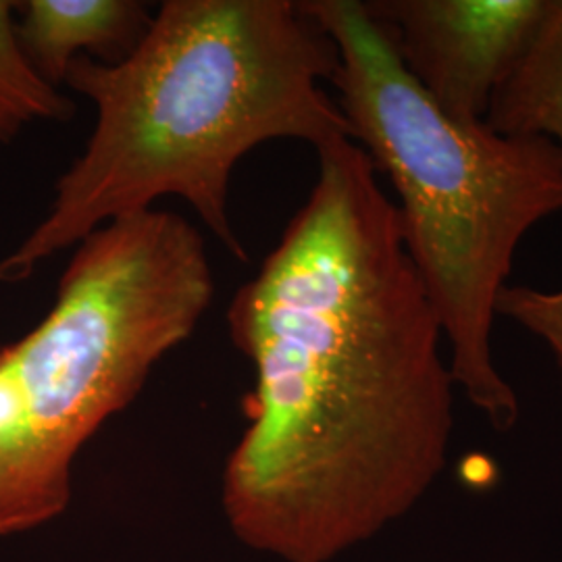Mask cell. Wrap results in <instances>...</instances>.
Listing matches in <instances>:
<instances>
[{"mask_svg":"<svg viewBox=\"0 0 562 562\" xmlns=\"http://www.w3.org/2000/svg\"><path fill=\"white\" fill-rule=\"evenodd\" d=\"M227 325L255 371L222 483L246 548L336 562L422 503L448 464L457 383L396 202L357 142L317 148L308 199Z\"/></svg>","mask_w":562,"mask_h":562,"instance_id":"obj_1","label":"cell"},{"mask_svg":"<svg viewBox=\"0 0 562 562\" xmlns=\"http://www.w3.org/2000/svg\"><path fill=\"white\" fill-rule=\"evenodd\" d=\"M336 69L334 42L299 2L165 0L125 59L71 63L65 83L94 104L97 123L44 220L0 261V281L32 278L53 255L167 196L248 261L229 215L234 169L267 142L317 150L350 138L323 88Z\"/></svg>","mask_w":562,"mask_h":562,"instance_id":"obj_2","label":"cell"},{"mask_svg":"<svg viewBox=\"0 0 562 562\" xmlns=\"http://www.w3.org/2000/svg\"><path fill=\"white\" fill-rule=\"evenodd\" d=\"M299 4L338 50L331 83L350 140L398 196L404 244L442 325L457 390L496 431L515 429L519 398L492 350L496 302L525 236L562 213L561 150L446 115L362 0Z\"/></svg>","mask_w":562,"mask_h":562,"instance_id":"obj_3","label":"cell"},{"mask_svg":"<svg viewBox=\"0 0 562 562\" xmlns=\"http://www.w3.org/2000/svg\"><path fill=\"white\" fill-rule=\"evenodd\" d=\"M213 299L204 238L176 213H136L76 246L48 315L2 348L20 419L0 446V538L65 513L81 448L194 334Z\"/></svg>","mask_w":562,"mask_h":562,"instance_id":"obj_4","label":"cell"},{"mask_svg":"<svg viewBox=\"0 0 562 562\" xmlns=\"http://www.w3.org/2000/svg\"><path fill=\"white\" fill-rule=\"evenodd\" d=\"M408 76L446 115L483 123L550 0H362Z\"/></svg>","mask_w":562,"mask_h":562,"instance_id":"obj_5","label":"cell"},{"mask_svg":"<svg viewBox=\"0 0 562 562\" xmlns=\"http://www.w3.org/2000/svg\"><path fill=\"white\" fill-rule=\"evenodd\" d=\"M18 7L21 48L55 88L78 57L125 59L153 21L148 4L138 0H27Z\"/></svg>","mask_w":562,"mask_h":562,"instance_id":"obj_6","label":"cell"},{"mask_svg":"<svg viewBox=\"0 0 562 562\" xmlns=\"http://www.w3.org/2000/svg\"><path fill=\"white\" fill-rule=\"evenodd\" d=\"M485 125L552 142L562 155V0H550L527 53L504 81Z\"/></svg>","mask_w":562,"mask_h":562,"instance_id":"obj_7","label":"cell"},{"mask_svg":"<svg viewBox=\"0 0 562 562\" xmlns=\"http://www.w3.org/2000/svg\"><path fill=\"white\" fill-rule=\"evenodd\" d=\"M15 2L0 0V144H9L38 121H67L76 106L42 78L18 36Z\"/></svg>","mask_w":562,"mask_h":562,"instance_id":"obj_8","label":"cell"},{"mask_svg":"<svg viewBox=\"0 0 562 562\" xmlns=\"http://www.w3.org/2000/svg\"><path fill=\"white\" fill-rule=\"evenodd\" d=\"M496 315L542 341L557 364L562 390V285L557 290H540L508 283L496 302Z\"/></svg>","mask_w":562,"mask_h":562,"instance_id":"obj_9","label":"cell"}]
</instances>
